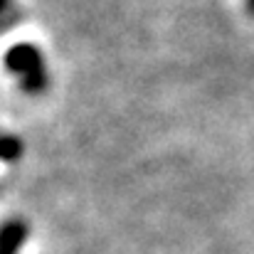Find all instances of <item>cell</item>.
<instances>
[{
    "mask_svg": "<svg viewBox=\"0 0 254 254\" xmlns=\"http://www.w3.org/2000/svg\"><path fill=\"white\" fill-rule=\"evenodd\" d=\"M25 237V227L12 222V225H5L0 230V254H15L20 240Z\"/></svg>",
    "mask_w": 254,
    "mask_h": 254,
    "instance_id": "cell-1",
    "label": "cell"
}]
</instances>
